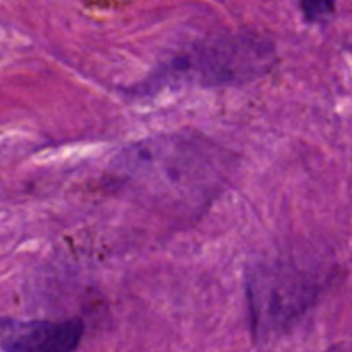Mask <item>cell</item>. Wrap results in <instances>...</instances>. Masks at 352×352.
Segmentation results:
<instances>
[{
	"mask_svg": "<svg viewBox=\"0 0 352 352\" xmlns=\"http://www.w3.org/2000/svg\"><path fill=\"white\" fill-rule=\"evenodd\" d=\"M274 46L253 34L222 36L170 60L155 79L193 77L206 85L245 83L267 73L274 65ZM151 79V81H155Z\"/></svg>",
	"mask_w": 352,
	"mask_h": 352,
	"instance_id": "obj_1",
	"label": "cell"
},
{
	"mask_svg": "<svg viewBox=\"0 0 352 352\" xmlns=\"http://www.w3.org/2000/svg\"><path fill=\"white\" fill-rule=\"evenodd\" d=\"M83 333L85 323L79 317L63 321H0V346L5 352H75Z\"/></svg>",
	"mask_w": 352,
	"mask_h": 352,
	"instance_id": "obj_2",
	"label": "cell"
},
{
	"mask_svg": "<svg viewBox=\"0 0 352 352\" xmlns=\"http://www.w3.org/2000/svg\"><path fill=\"white\" fill-rule=\"evenodd\" d=\"M298 5L309 23H323L333 15L336 0H298Z\"/></svg>",
	"mask_w": 352,
	"mask_h": 352,
	"instance_id": "obj_3",
	"label": "cell"
}]
</instances>
